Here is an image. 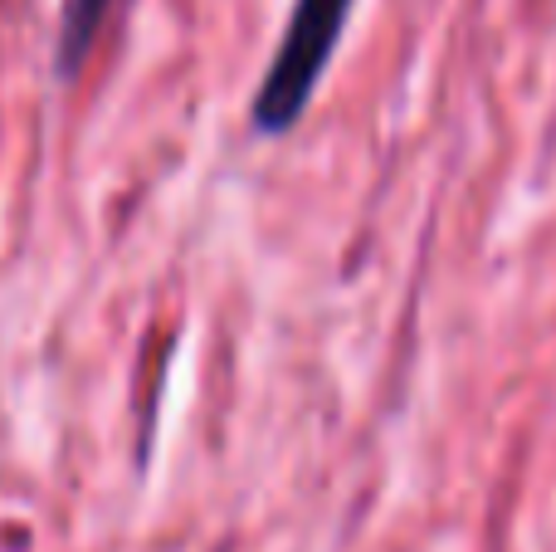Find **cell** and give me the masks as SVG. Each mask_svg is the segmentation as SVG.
<instances>
[{
	"instance_id": "6da1fadb",
	"label": "cell",
	"mask_w": 556,
	"mask_h": 552,
	"mask_svg": "<svg viewBox=\"0 0 556 552\" xmlns=\"http://www.w3.org/2000/svg\"><path fill=\"white\" fill-rule=\"evenodd\" d=\"M356 0H293L288 25L278 35V49L264 68L260 88L250 103V123L264 137H283L303 123L307 103H313L317 84H323L327 64L337 54L346 20H352Z\"/></svg>"
},
{
	"instance_id": "7a4b0ae2",
	"label": "cell",
	"mask_w": 556,
	"mask_h": 552,
	"mask_svg": "<svg viewBox=\"0 0 556 552\" xmlns=\"http://www.w3.org/2000/svg\"><path fill=\"white\" fill-rule=\"evenodd\" d=\"M127 0H64L59 5V35H54V68L59 78H78L84 64L93 59L98 39L117 20Z\"/></svg>"
}]
</instances>
